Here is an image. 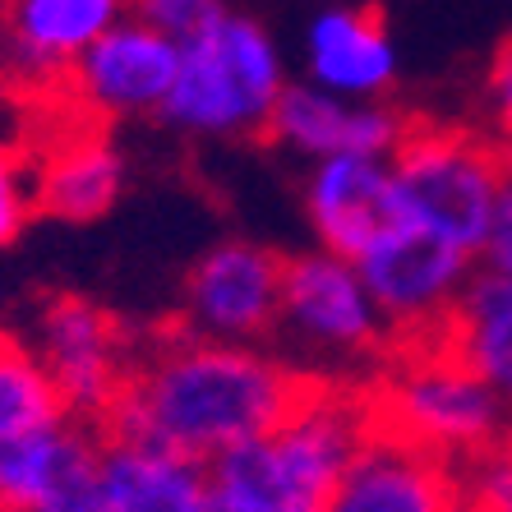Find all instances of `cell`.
Instances as JSON below:
<instances>
[{"label": "cell", "mask_w": 512, "mask_h": 512, "mask_svg": "<svg viewBox=\"0 0 512 512\" xmlns=\"http://www.w3.org/2000/svg\"><path fill=\"white\" fill-rule=\"evenodd\" d=\"M310 383L277 346L217 342L167 323L143 333L130 383L102 429L213 466L217 457L273 434Z\"/></svg>", "instance_id": "cell-1"}, {"label": "cell", "mask_w": 512, "mask_h": 512, "mask_svg": "<svg viewBox=\"0 0 512 512\" xmlns=\"http://www.w3.org/2000/svg\"><path fill=\"white\" fill-rule=\"evenodd\" d=\"M374 434L379 420L365 383L314 379L273 434L208 466L213 512H323Z\"/></svg>", "instance_id": "cell-2"}, {"label": "cell", "mask_w": 512, "mask_h": 512, "mask_svg": "<svg viewBox=\"0 0 512 512\" xmlns=\"http://www.w3.org/2000/svg\"><path fill=\"white\" fill-rule=\"evenodd\" d=\"M379 429L453 466L512 434V402L443 342H406L365 383Z\"/></svg>", "instance_id": "cell-3"}, {"label": "cell", "mask_w": 512, "mask_h": 512, "mask_svg": "<svg viewBox=\"0 0 512 512\" xmlns=\"http://www.w3.org/2000/svg\"><path fill=\"white\" fill-rule=\"evenodd\" d=\"M286 88L291 74L277 37L250 14L227 10L217 28L180 47L176 84L157 120L203 143L263 139Z\"/></svg>", "instance_id": "cell-4"}, {"label": "cell", "mask_w": 512, "mask_h": 512, "mask_svg": "<svg viewBox=\"0 0 512 512\" xmlns=\"http://www.w3.org/2000/svg\"><path fill=\"white\" fill-rule=\"evenodd\" d=\"M388 162L402 222L480 259L512 162L508 148L476 125H439L416 116Z\"/></svg>", "instance_id": "cell-5"}, {"label": "cell", "mask_w": 512, "mask_h": 512, "mask_svg": "<svg viewBox=\"0 0 512 512\" xmlns=\"http://www.w3.org/2000/svg\"><path fill=\"white\" fill-rule=\"evenodd\" d=\"M273 346L310 379L342 383H370V374L397 351L360 268L319 245L286 259Z\"/></svg>", "instance_id": "cell-6"}, {"label": "cell", "mask_w": 512, "mask_h": 512, "mask_svg": "<svg viewBox=\"0 0 512 512\" xmlns=\"http://www.w3.org/2000/svg\"><path fill=\"white\" fill-rule=\"evenodd\" d=\"M351 263L370 286L374 305H379L397 346L439 342L448 319L462 305L466 286L480 273V259L443 245L439 236H429L411 222H393Z\"/></svg>", "instance_id": "cell-7"}, {"label": "cell", "mask_w": 512, "mask_h": 512, "mask_svg": "<svg viewBox=\"0 0 512 512\" xmlns=\"http://www.w3.org/2000/svg\"><path fill=\"white\" fill-rule=\"evenodd\" d=\"M139 342L143 333H134L116 310L79 291H56L42 300L33 328V351L56 379L70 416L93 425H107V416L116 411Z\"/></svg>", "instance_id": "cell-8"}, {"label": "cell", "mask_w": 512, "mask_h": 512, "mask_svg": "<svg viewBox=\"0 0 512 512\" xmlns=\"http://www.w3.org/2000/svg\"><path fill=\"white\" fill-rule=\"evenodd\" d=\"M282 282L286 254L263 240L227 236L190 263L180 282L176 323L185 333L217 337V342L273 346L282 319Z\"/></svg>", "instance_id": "cell-9"}, {"label": "cell", "mask_w": 512, "mask_h": 512, "mask_svg": "<svg viewBox=\"0 0 512 512\" xmlns=\"http://www.w3.org/2000/svg\"><path fill=\"white\" fill-rule=\"evenodd\" d=\"M176 70H180L176 42L130 14L74 60L56 107L74 111L84 120H97V125L157 120L171 97V84H176Z\"/></svg>", "instance_id": "cell-10"}, {"label": "cell", "mask_w": 512, "mask_h": 512, "mask_svg": "<svg viewBox=\"0 0 512 512\" xmlns=\"http://www.w3.org/2000/svg\"><path fill=\"white\" fill-rule=\"evenodd\" d=\"M47 130L28 139L33 148V194L37 213L88 227L107 217L125 194V153L111 125L74 116L65 107H37Z\"/></svg>", "instance_id": "cell-11"}, {"label": "cell", "mask_w": 512, "mask_h": 512, "mask_svg": "<svg viewBox=\"0 0 512 512\" xmlns=\"http://www.w3.org/2000/svg\"><path fill=\"white\" fill-rule=\"evenodd\" d=\"M130 19V0H10L14 79L10 93L28 107H56L74 60Z\"/></svg>", "instance_id": "cell-12"}, {"label": "cell", "mask_w": 512, "mask_h": 512, "mask_svg": "<svg viewBox=\"0 0 512 512\" xmlns=\"http://www.w3.org/2000/svg\"><path fill=\"white\" fill-rule=\"evenodd\" d=\"M411 120L416 116L397 111L393 102H356V97L328 93L310 79H291L263 139L282 153L300 157L305 167L342 153L393 157L402 134L411 130Z\"/></svg>", "instance_id": "cell-13"}, {"label": "cell", "mask_w": 512, "mask_h": 512, "mask_svg": "<svg viewBox=\"0 0 512 512\" xmlns=\"http://www.w3.org/2000/svg\"><path fill=\"white\" fill-rule=\"evenodd\" d=\"M300 65L310 84L356 102H388L402 79L393 28L370 0H328L310 14L300 37Z\"/></svg>", "instance_id": "cell-14"}, {"label": "cell", "mask_w": 512, "mask_h": 512, "mask_svg": "<svg viewBox=\"0 0 512 512\" xmlns=\"http://www.w3.org/2000/svg\"><path fill=\"white\" fill-rule=\"evenodd\" d=\"M300 208H305V222H310L319 250L360 259L370 240H379L393 222H402L393 162L365 153L310 162L300 176Z\"/></svg>", "instance_id": "cell-15"}, {"label": "cell", "mask_w": 512, "mask_h": 512, "mask_svg": "<svg viewBox=\"0 0 512 512\" xmlns=\"http://www.w3.org/2000/svg\"><path fill=\"white\" fill-rule=\"evenodd\" d=\"M323 512H466V480L462 466L379 429Z\"/></svg>", "instance_id": "cell-16"}, {"label": "cell", "mask_w": 512, "mask_h": 512, "mask_svg": "<svg viewBox=\"0 0 512 512\" xmlns=\"http://www.w3.org/2000/svg\"><path fill=\"white\" fill-rule=\"evenodd\" d=\"M102 494L107 512H213V471L162 443L107 434Z\"/></svg>", "instance_id": "cell-17"}, {"label": "cell", "mask_w": 512, "mask_h": 512, "mask_svg": "<svg viewBox=\"0 0 512 512\" xmlns=\"http://www.w3.org/2000/svg\"><path fill=\"white\" fill-rule=\"evenodd\" d=\"M443 342L512 402V277L480 268L443 328Z\"/></svg>", "instance_id": "cell-18"}, {"label": "cell", "mask_w": 512, "mask_h": 512, "mask_svg": "<svg viewBox=\"0 0 512 512\" xmlns=\"http://www.w3.org/2000/svg\"><path fill=\"white\" fill-rule=\"evenodd\" d=\"M60 420H70V406L42 356L33 351V342H19L0 328V448L42 434Z\"/></svg>", "instance_id": "cell-19"}, {"label": "cell", "mask_w": 512, "mask_h": 512, "mask_svg": "<svg viewBox=\"0 0 512 512\" xmlns=\"http://www.w3.org/2000/svg\"><path fill=\"white\" fill-rule=\"evenodd\" d=\"M102 448H107V429H93L84 439V448L60 466V476L28 503V512H107V494H102Z\"/></svg>", "instance_id": "cell-20"}, {"label": "cell", "mask_w": 512, "mask_h": 512, "mask_svg": "<svg viewBox=\"0 0 512 512\" xmlns=\"http://www.w3.org/2000/svg\"><path fill=\"white\" fill-rule=\"evenodd\" d=\"M37 194H33V148L28 139H0V250L33 227Z\"/></svg>", "instance_id": "cell-21"}, {"label": "cell", "mask_w": 512, "mask_h": 512, "mask_svg": "<svg viewBox=\"0 0 512 512\" xmlns=\"http://www.w3.org/2000/svg\"><path fill=\"white\" fill-rule=\"evenodd\" d=\"M130 14L185 47L227 19V0H130Z\"/></svg>", "instance_id": "cell-22"}, {"label": "cell", "mask_w": 512, "mask_h": 512, "mask_svg": "<svg viewBox=\"0 0 512 512\" xmlns=\"http://www.w3.org/2000/svg\"><path fill=\"white\" fill-rule=\"evenodd\" d=\"M462 480L466 512H512V434L471 466H462Z\"/></svg>", "instance_id": "cell-23"}, {"label": "cell", "mask_w": 512, "mask_h": 512, "mask_svg": "<svg viewBox=\"0 0 512 512\" xmlns=\"http://www.w3.org/2000/svg\"><path fill=\"white\" fill-rule=\"evenodd\" d=\"M480 97H485V125H480V130H485L489 139H499L512 153V33L503 37L499 47H494V56H489Z\"/></svg>", "instance_id": "cell-24"}, {"label": "cell", "mask_w": 512, "mask_h": 512, "mask_svg": "<svg viewBox=\"0 0 512 512\" xmlns=\"http://www.w3.org/2000/svg\"><path fill=\"white\" fill-rule=\"evenodd\" d=\"M480 268L512 277V162H508V176H503L499 208H494V227H489L485 250H480Z\"/></svg>", "instance_id": "cell-25"}, {"label": "cell", "mask_w": 512, "mask_h": 512, "mask_svg": "<svg viewBox=\"0 0 512 512\" xmlns=\"http://www.w3.org/2000/svg\"><path fill=\"white\" fill-rule=\"evenodd\" d=\"M14 79V33H10V0H0V93H10Z\"/></svg>", "instance_id": "cell-26"}, {"label": "cell", "mask_w": 512, "mask_h": 512, "mask_svg": "<svg viewBox=\"0 0 512 512\" xmlns=\"http://www.w3.org/2000/svg\"><path fill=\"white\" fill-rule=\"evenodd\" d=\"M0 512H10V508H5V503H0Z\"/></svg>", "instance_id": "cell-27"}]
</instances>
